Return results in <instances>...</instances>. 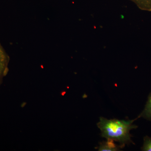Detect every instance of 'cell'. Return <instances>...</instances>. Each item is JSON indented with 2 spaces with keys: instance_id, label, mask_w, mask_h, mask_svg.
<instances>
[{
  "instance_id": "cell-3",
  "label": "cell",
  "mask_w": 151,
  "mask_h": 151,
  "mask_svg": "<svg viewBox=\"0 0 151 151\" xmlns=\"http://www.w3.org/2000/svg\"><path fill=\"white\" fill-rule=\"evenodd\" d=\"M139 116L140 118L142 117L146 120L151 121V92L148 97L144 110Z\"/></svg>"
},
{
  "instance_id": "cell-1",
  "label": "cell",
  "mask_w": 151,
  "mask_h": 151,
  "mask_svg": "<svg viewBox=\"0 0 151 151\" xmlns=\"http://www.w3.org/2000/svg\"><path fill=\"white\" fill-rule=\"evenodd\" d=\"M139 118L140 117L138 116L134 120H120L108 119L101 117L97 123V127L100 129L102 137L106 139L118 142L122 148L126 145L131 143L134 144L132 140L130 132L138 128L137 126L133 123Z\"/></svg>"
},
{
  "instance_id": "cell-4",
  "label": "cell",
  "mask_w": 151,
  "mask_h": 151,
  "mask_svg": "<svg viewBox=\"0 0 151 151\" xmlns=\"http://www.w3.org/2000/svg\"><path fill=\"white\" fill-rule=\"evenodd\" d=\"M142 10L151 12V0H131Z\"/></svg>"
},
{
  "instance_id": "cell-6",
  "label": "cell",
  "mask_w": 151,
  "mask_h": 151,
  "mask_svg": "<svg viewBox=\"0 0 151 151\" xmlns=\"http://www.w3.org/2000/svg\"><path fill=\"white\" fill-rule=\"evenodd\" d=\"M5 65V57L0 49V76L4 72Z\"/></svg>"
},
{
  "instance_id": "cell-2",
  "label": "cell",
  "mask_w": 151,
  "mask_h": 151,
  "mask_svg": "<svg viewBox=\"0 0 151 151\" xmlns=\"http://www.w3.org/2000/svg\"><path fill=\"white\" fill-rule=\"evenodd\" d=\"M112 140L107 139L106 141H103L100 143L98 147L99 151H117L120 150L122 148L120 145H117Z\"/></svg>"
},
{
  "instance_id": "cell-5",
  "label": "cell",
  "mask_w": 151,
  "mask_h": 151,
  "mask_svg": "<svg viewBox=\"0 0 151 151\" xmlns=\"http://www.w3.org/2000/svg\"><path fill=\"white\" fill-rule=\"evenodd\" d=\"M142 150L143 151H151V137L145 136L144 138V143Z\"/></svg>"
}]
</instances>
